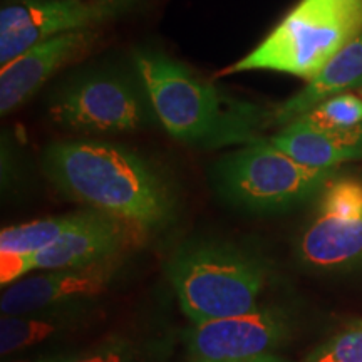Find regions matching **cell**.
<instances>
[{
    "label": "cell",
    "instance_id": "6",
    "mask_svg": "<svg viewBox=\"0 0 362 362\" xmlns=\"http://www.w3.org/2000/svg\"><path fill=\"white\" fill-rule=\"evenodd\" d=\"M45 104L52 123L78 133H133L158 121L134 67L76 72L52 89Z\"/></svg>",
    "mask_w": 362,
    "mask_h": 362
},
{
    "label": "cell",
    "instance_id": "3",
    "mask_svg": "<svg viewBox=\"0 0 362 362\" xmlns=\"http://www.w3.org/2000/svg\"><path fill=\"white\" fill-rule=\"evenodd\" d=\"M166 275L181 310L194 324L257 309L269 267L233 243L197 238L176 248Z\"/></svg>",
    "mask_w": 362,
    "mask_h": 362
},
{
    "label": "cell",
    "instance_id": "9",
    "mask_svg": "<svg viewBox=\"0 0 362 362\" xmlns=\"http://www.w3.org/2000/svg\"><path fill=\"white\" fill-rule=\"evenodd\" d=\"M292 332V319L282 307L259 305L245 314L194 322L183 342L192 362H226L274 354Z\"/></svg>",
    "mask_w": 362,
    "mask_h": 362
},
{
    "label": "cell",
    "instance_id": "16",
    "mask_svg": "<svg viewBox=\"0 0 362 362\" xmlns=\"http://www.w3.org/2000/svg\"><path fill=\"white\" fill-rule=\"evenodd\" d=\"M98 214L99 211L89 208V210L78 211V214L6 226L0 233V253L35 255L42 248L56 242L57 238H61L62 235L89 223Z\"/></svg>",
    "mask_w": 362,
    "mask_h": 362
},
{
    "label": "cell",
    "instance_id": "11",
    "mask_svg": "<svg viewBox=\"0 0 362 362\" xmlns=\"http://www.w3.org/2000/svg\"><path fill=\"white\" fill-rule=\"evenodd\" d=\"M115 260L84 269L47 270V274L8 285L0 298L2 315L59 309L83 304L106 291L115 275Z\"/></svg>",
    "mask_w": 362,
    "mask_h": 362
},
{
    "label": "cell",
    "instance_id": "18",
    "mask_svg": "<svg viewBox=\"0 0 362 362\" xmlns=\"http://www.w3.org/2000/svg\"><path fill=\"white\" fill-rule=\"evenodd\" d=\"M304 362H362V322H356L320 344Z\"/></svg>",
    "mask_w": 362,
    "mask_h": 362
},
{
    "label": "cell",
    "instance_id": "7",
    "mask_svg": "<svg viewBox=\"0 0 362 362\" xmlns=\"http://www.w3.org/2000/svg\"><path fill=\"white\" fill-rule=\"evenodd\" d=\"M146 0H8L0 11V66L45 39L99 29Z\"/></svg>",
    "mask_w": 362,
    "mask_h": 362
},
{
    "label": "cell",
    "instance_id": "14",
    "mask_svg": "<svg viewBox=\"0 0 362 362\" xmlns=\"http://www.w3.org/2000/svg\"><path fill=\"white\" fill-rule=\"evenodd\" d=\"M362 84V34L342 47L322 67L319 74L307 81L296 96L274 107L272 126H287L314 110L325 99L346 93Z\"/></svg>",
    "mask_w": 362,
    "mask_h": 362
},
{
    "label": "cell",
    "instance_id": "12",
    "mask_svg": "<svg viewBox=\"0 0 362 362\" xmlns=\"http://www.w3.org/2000/svg\"><path fill=\"white\" fill-rule=\"evenodd\" d=\"M141 232L115 216L99 214L79 228L71 230L34 255V269H84L115 260L121 252L139 242Z\"/></svg>",
    "mask_w": 362,
    "mask_h": 362
},
{
    "label": "cell",
    "instance_id": "15",
    "mask_svg": "<svg viewBox=\"0 0 362 362\" xmlns=\"http://www.w3.org/2000/svg\"><path fill=\"white\" fill-rule=\"evenodd\" d=\"M88 302L59 309L30 312L19 315H2L0 319V352L6 357L25 351L39 344L61 337L78 325L84 324Z\"/></svg>",
    "mask_w": 362,
    "mask_h": 362
},
{
    "label": "cell",
    "instance_id": "13",
    "mask_svg": "<svg viewBox=\"0 0 362 362\" xmlns=\"http://www.w3.org/2000/svg\"><path fill=\"white\" fill-rule=\"evenodd\" d=\"M269 141L300 165L334 170L337 165L362 160V124L352 129H322L304 119L284 126Z\"/></svg>",
    "mask_w": 362,
    "mask_h": 362
},
{
    "label": "cell",
    "instance_id": "17",
    "mask_svg": "<svg viewBox=\"0 0 362 362\" xmlns=\"http://www.w3.org/2000/svg\"><path fill=\"white\" fill-rule=\"evenodd\" d=\"M298 119L322 129H352L362 124V99L349 93L337 94L317 104Z\"/></svg>",
    "mask_w": 362,
    "mask_h": 362
},
{
    "label": "cell",
    "instance_id": "22",
    "mask_svg": "<svg viewBox=\"0 0 362 362\" xmlns=\"http://www.w3.org/2000/svg\"><path fill=\"white\" fill-rule=\"evenodd\" d=\"M226 362H288L282 359V357H277L275 354H267L260 357H252V359H243V361H226Z\"/></svg>",
    "mask_w": 362,
    "mask_h": 362
},
{
    "label": "cell",
    "instance_id": "4",
    "mask_svg": "<svg viewBox=\"0 0 362 362\" xmlns=\"http://www.w3.org/2000/svg\"><path fill=\"white\" fill-rule=\"evenodd\" d=\"M362 34V0H300L262 42L218 78L275 71L310 81Z\"/></svg>",
    "mask_w": 362,
    "mask_h": 362
},
{
    "label": "cell",
    "instance_id": "2",
    "mask_svg": "<svg viewBox=\"0 0 362 362\" xmlns=\"http://www.w3.org/2000/svg\"><path fill=\"white\" fill-rule=\"evenodd\" d=\"M133 67L158 123L181 143L205 149L243 146L272 126L274 110L226 93L160 51H134Z\"/></svg>",
    "mask_w": 362,
    "mask_h": 362
},
{
    "label": "cell",
    "instance_id": "20",
    "mask_svg": "<svg viewBox=\"0 0 362 362\" xmlns=\"http://www.w3.org/2000/svg\"><path fill=\"white\" fill-rule=\"evenodd\" d=\"M34 270V255L0 253V282L4 287L19 282L22 275Z\"/></svg>",
    "mask_w": 362,
    "mask_h": 362
},
{
    "label": "cell",
    "instance_id": "5",
    "mask_svg": "<svg viewBox=\"0 0 362 362\" xmlns=\"http://www.w3.org/2000/svg\"><path fill=\"white\" fill-rule=\"evenodd\" d=\"M332 171L300 165L269 138H259L221 156L211 168V183L221 200L237 210L275 215L320 193Z\"/></svg>",
    "mask_w": 362,
    "mask_h": 362
},
{
    "label": "cell",
    "instance_id": "8",
    "mask_svg": "<svg viewBox=\"0 0 362 362\" xmlns=\"http://www.w3.org/2000/svg\"><path fill=\"white\" fill-rule=\"evenodd\" d=\"M305 267L344 272L362 264V180L332 176L319 193L315 214L297 242Z\"/></svg>",
    "mask_w": 362,
    "mask_h": 362
},
{
    "label": "cell",
    "instance_id": "1",
    "mask_svg": "<svg viewBox=\"0 0 362 362\" xmlns=\"http://www.w3.org/2000/svg\"><path fill=\"white\" fill-rule=\"evenodd\" d=\"M42 170L59 192L146 235L176 215L170 180L131 149L98 139L49 144Z\"/></svg>",
    "mask_w": 362,
    "mask_h": 362
},
{
    "label": "cell",
    "instance_id": "21",
    "mask_svg": "<svg viewBox=\"0 0 362 362\" xmlns=\"http://www.w3.org/2000/svg\"><path fill=\"white\" fill-rule=\"evenodd\" d=\"M81 352L71 351V352H56V354H47L35 357V359L30 361H19V362H74L76 357H78Z\"/></svg>",
    "mask_w": 362,
    "mask_h": 362
},
{
    "label": "cell",
    "instance_id": "10",
    "mask_svg": "<svg viewBox=\"0 0 362 362\" xmlns=\"http://www.w3.org/2000/svg\"><path fill=\"white\" fill-rule=\"evenodd\" d=\"M99 29L76 30L45 39L12 59L0 71V112L19 110L34 98L49 79L64 67L76 64L93 51Z\"/></svg>",
    "mask_w": 362,
    "mask_h": 362
},
{
    "label": "cell",
    "instance_id": "19",
    "mask_svg": "<svg viewBox=\"0 0 362 362\" xmlns=\"http://www.w3.org/2000/svg\"><path fill=\"white\" fill-rule=\"evenodd\" d=\"M74 362H138V351L124 337H107L93 349L76 357Z\"/></svg>",
    "mask_w": 362,
    "mask_h": 362
}]
</instances>
